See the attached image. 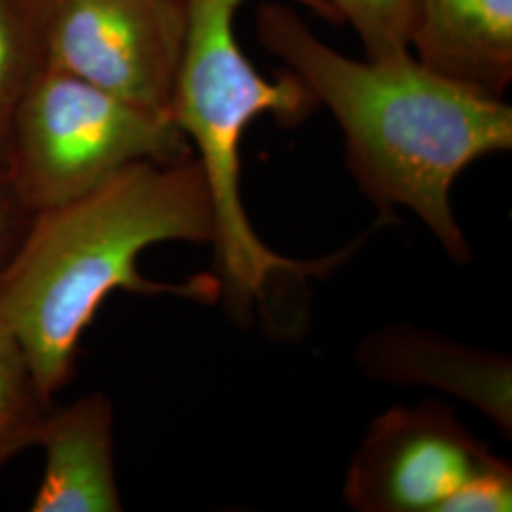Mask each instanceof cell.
<instances>
[{"label":"cell","instance_id":"cell-1","mask_svg":"<svg viewBox=\"0 0 512 512\" xmlns=\"http://www.w3.org/2000/svg\"><path fill=\"white\" fill-rule=\"evenodd\" d=\"M213 207L196 156L137 162L71 202L40 211L0 281V321L18 336L38 382L54 397L73 378L80 340L114 291L173 294L202 304L219 279L150 281L143 251L164 241L209 243Z\"/></svg>","mask_w":512,"mask_h":512},{"label":"cell","instance_id":"cell-2","mask_svg":"<svg viewBox=\"0 0 512 512\" xmlns=\"http://www.w3.org/2000/svg\"><path fill=\"white\" fill-rule=\"evenodd\" d=\"M256 37L334 114L351 175L389 215L406 207L456 262L471 249L450 190L469 165L512 147V109L423 67L414 55L355 61L323 44L291 8L266 2Z\"/></svg>","mask_w":512,"mask_h":512},{"label":"cell","instance_id":"cell-3","mask_svg":"<svg viewBox=\"0 0 512 512\" xmlns=\"http://www.w3.org/2000/svg\"><path fill=\"white\" fill-rule=\"evenodd\" d=\"M245 0H186V38L169 114L183 131L213 207V245L220 294L228 308L249 315L275 274L321 275L330 258L300 262L277 255L256 236L239 192V143L260 114L283 124L302 122L317 107L293 73L268 80L239 48L234 19ZM321 18L342 23L327 0H294Z\"/></svg>","mask_w":512,"mask_h":512},{"label":"cell","instance_id":"cell-4","mask_svg":"<svg viewBox=\"0 0 512 512\" xmlns=\"http://www.w3.org/2000/svg\"><path fill=\"white\" fill-rule=\"evenodd\" d=\"M190 156L194 150L169 114L46 67L21 99L0 158L21 200L40 213L128 165Z\"/></svg>","mask_w":512,"mask_h":512},{"label":"cell","instance_id":"cell-5","mask_svg":"<svg viewBox=\"0 0 512 512\" xmlns=\"http://www.w3.org/2000/svg\"><path fill=\"white\" fill-rule=\"evenodd\" d=\"M186 21V0H46V67L169 114Z\"/></svg>","mask_w":512,"mask_h":512},{"label":"cell","instance_id":"cell-6","mask_svg":"<svg viewBox=\"0 0 512 512\" xmlns=\"http://www.w3.org/2000/svg\"><path fill=\"white\" fill-rule=\"evenodd\" d=\"M497 461L448 406H395L366 429L344 495L355 511L442 512Z\"/></svg>","mask_w":512,"mask_h":512},{"label":"cell","instance_id":"cell-7","mask_svg":"<svg viewBox=\"0 0 512 512\" xmlns=\"http://www.w3.org/2000/svg\"><path fill=\"white\" fill-rule=\"evenodd\" d=\"M368 376L393 385H429L475 406L511 437L512 368L505 355L459 346L414 327H385L357 353Z\"/></svg>","mask_w":512,"mask_h":512},{"label":"cell","instance_id":"cell-8","mask_svg":"<svg viewBox=\"0 0 512 512\" xmlns=\"http://www.w3.org/2000/svg\"><path fill=\"white\" fill-rule=\"evenodd\" d=\"M410 46L429 71L503 99L512 80V0H412Z\"/></svg>","mask_w":512,"mask_h":512},{"label":"cell","instance_id":"cell-9","mask_svg":"<svg viewBox=\"0 0 512 512\" xmlns=\"http://www.w3.org/2000/svg\"><path fill=\"white\" fill-rule=\"evenodd\" d=\"M38 446L44 471L33 512H120L114 473V412L101 393L52 408Z\"/></svg>","mask_w":512,"mask_h":512},{"label":"cell","instance_id":"cell-10","mask_svg":"<svg viewBox=\"0 0 512 512\" xmlns=\"http://www.w3.org/2000/svg\"><path fill=\"white\" fill-rule=\"evenodd\" d=\"M52 399L18 336L0 321V465L38 446Z\"/></svg>","mask_w":512,"mask_h":512},{"label":"cell","instance_id":"cell-11","mask_svg":"<svg viewBox=\"0 0 512 512\" xmlns=\"http://www.w3.org/2000/svg\"><path fill=\"white\" fill-rule=\"evenodd\" d=\"M44 19L46 0H0V156L21 99L46 69Z\"/></svg>","mask_w":512,"mask_h":512},{"label":"cell","instance_id":"cell-12","mask_svg":"<svg viewBox=\"0 0 512 512\" xmlns=\"http://www.w3.org/2000/svg\"><path fill=\"white\" fill-rule=\"evenodd\" d=\"M338 18L349 21L363 40L366 59L408 54L412 0H327Z\"/></svg>","mask_w":512,"mask_h":512},{"label":"cell","instance_id":"cell-13","mask_svg":"<svg viewBox=\"0 0 512 512\" xmlns=\"http://www.w3.org/2000/svg\"><path fill=\"white\" fill-rule=\"evenodd\" d=\"M512 471L499 459L492 469L476 476L459 494L454 495L442 512L511 511Z\"/></svg>","mask_w":512,"mask_h":512},{"label":"cell","instance_id":"cell-14","mask_svg":"<svg viewBox=\"0 0 512 512\" xmlns=\"http://www.w3.org/2000/svg\"><path fill=\"white\" fill-rule=\"evenodd\" d=\"M35 215L21 200L0 158V281L16 260Z\"/></svg>","mask_w":512,"mask_h":512}]
</instances>
